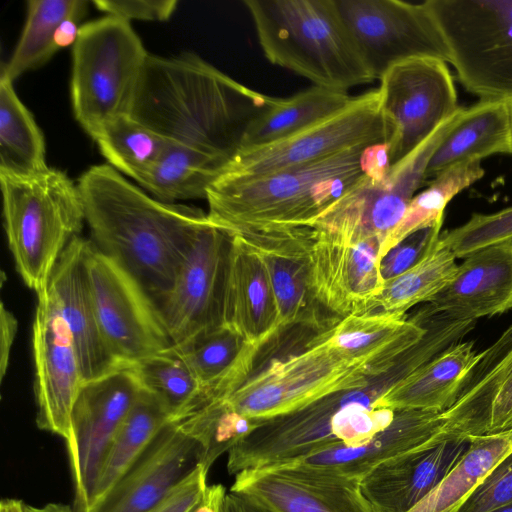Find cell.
Wrapping results in <instances>:
<instances>
[{
    "label": "cell",
    "mask_w": 512,
    "mask_h": 512,
    "mask_svg": "<svg viewBox=\"0 0 512 512\" xmlns=\"http://www.w3.org/2000/svg\"><path fill=\"white\" fill-rule=\"evenodd\" d=\"M77 185L91 242L128 271L157 306L211 222L207 213L157 200L109 164L90 167Z\"/></svg>",
    "instance_id": "6da1fadb"
},
{
    "label": "cell",
    "mask_w": 512,
    "mask_h": 512,
    "mask_svg": "<svg viewBox=\"0 0 512 512\" xmlns=\"http://www.w3.org/2000/svg\"><path fill=\"white\" fill-rule=\"evenodd\" d=\"M269 99L194 53L148 54L130 116L164 139L228 165Z\"/></svg>",
    "instance_id": "7a4b0ae2"
},
{
    "label": "cell",
    "mask_w": 512,
    "mask_h": 512,
    "mask_svg": "<svg viewBox=\"0 0 512 512\" xmlns=\"http://www.w3.org/2000/svg\"><path fill=\"white\" fill-rule=\"evenodd\" d=\"M390 167L387 143H377L255 178H218L207 215L229 234L307 227L361 179L381 178Z\"/></svg>",
    "instance_id": "3957f363"
},
{
    "label": "cell",
    "mask_w": 512,
    "mask_h": 512,
    "mask_svg": "<svg viewBox=\"0 0 512 512\" xmlns=\"http://www.w3.org/2000/svg\"><path fill=\"white\" fill-rule=\"evenodd\" d=\"M258 43L273 65L314 86L348 91L373 82L335 0H245Z\"/></svg>",
    "instance_id": "277c9868"
},
{
    "label": "cell",
    "mask_w": 512,
    "mask_h": 512,
    "mask_svg": "<svg viewBox=\"0 0 512 512\" xmlns=\"http://www.w3.org/2000/svg\"><path fill=\"white\" fill-rule=\"evenodd\" d=\"M382 384L343 391L290 413L261 420L228 452L230 474L287 464L334 447L360 446L388 427L395 410L375 407Z\"/></svg>",
    "instance_id": "5b68a950"
},
{
    "label": "cell",
    "mask_w": 512,
    "mask_h": 512,
    "mask_svg": "<svg viewBox=\"0 0 512 512\" xmlns=\"http://www.w3.org/2000/svg\"><path fill=\"white\" fill-rule=\"evenodd\" d=\"M4 228L15 267L36 295L46 291L52 271L85 221L82 197L56 168L27 177L0 174Z\"/></svg>",
    "instance_id": "8992f818"
},
{
    "label": "cell",
    "mask_w": 512,
    "mask_h": 512,
    "mask_svg": "<svg viewBox=\"0 0 512 512\" xmlns=\"http://www.w3.org/2000/svg\"><path fill=\"white\" fill-rule=\"evenodd\" d=\"M148 54L129 22L106 15L81 25L72 46L71 102L92 139L109 121L130 115Z\"/></svg>",
    "instance_id": "52a82bcc"
},
{
    "label": "cell",
    "mask_w": 512,
    "mask_h": 512,
    "mask_svg": "<svg viewBox=\"0 0 512 512\" xmlns=\"http://www.w3.org/2000/svg\"><path fill=\"white\" fill-rule=\"evenodd\" d=\"M379 378L361 362L313 338L301 352L271 360L223 399L236 412L265 420L331 394L366 388Z\"/></svg>",
    "instance_id": "ba28073f"
},
{
    "label": "cell",
    "mask_w": 512,
    "mask_h": 512,
    "mask_svg": "<svg viewBox=\"0 0 512 512\" xmlns=\"http://www.w3.org/2000/svg\"><path fill=\"white\" fill-rule=\"evenodd\" d=\"M460 83L481 99H512V0H427Z\"/></svg>",
    "instance_id": "9c48e42d"
},
{
    "label": "cell",
    "mask_w": 512,
    "mask_h": 512,
    "mask_svg": "<svg viewBox=\"0 0 512 512\" xmlns=\"http://www.w3.org/2000/svg\"><path fill=\"white\" fill-rule=\"evenodd\" d=\"M460 108L411 154L392 165L385 176L361 179L307 227L342 242L377 240L382 246L425 182L428 162Z\"/></svg>",
    "instance_id": "30bf717a"
},
{
    "label": "cell",
    "mask_w": 512,
    "mask_h": 512,
    "mask_svg": "<svg viewBox=\"0 0 512 512\" xmlns=\"http://www.w3.org/2000/svg\"><path fill=\"white\" fill-rule=\"evenodd\" d=\"M388 137L379 90H370L296 134L269 145L240 150L219 178H255L317 162L356 146L387 143Z\"/></svg>",
    "instance_id": "8fae6325"
},
{
    "label": "cell",
    "mask_w": 512,
    "mask_h": 512,
    "mask_svg": "<svg viewBox=\"0 0 512 512\" xmlns=\"http://www.w3.org/2000/svg\"><path fill=\"white\" fill-rule=\"evenodd\" d=\"M85 264L98 325L124 367L171 348L158 308L140 283L88 240Z\"/></svg>",
    "instance_id": "7c38bea8"
},
{
    "label": "cell",
    "mask_w": 512,
    "mask_h": 512,
    "mask_svg": "<svg viewBox=\"0 0 512 512\" xmlns=\"http://www.w3.org/2000/svg\"><path fill=\"white\" fill-rule=\"evenodd\" d=\"M379 80L392 166L411 154L460 107L444 60L408 59L389 68Z\"/></svg>",
    "instance_id": "4fadbf2b"
},
{
    "label": "cell",
    "mask_w": 512,
    "mask_h": 512,
    "mask_svg": "<svg viewBox=\"0 0 512 512\" xmlns=\"http://www.w3.org/2000/svg\"><path fill=\"white\" fill-rule=\"evenodd\" d=\"M141 387L129 367L86 381L76 398L66 440L75 512H88L112 443Z\"/></svg>",
    "instance_id": "5bb4252c"
},
{
    "label": "cell",
    "mask_w": 512,
    "mask_h": 512,
    "mask_svg": "<svg viewBox=\"0 0 512 512\" xmlns=\"http://www.w3.org/2000/svg\"><path fill=\"white\" fill-rule=\"evenodd\" d=\"M337 9L373 78L402 61L448 51L425 2L335 0Z\"/></svg>",
    "instance_id": "9a60e30c"
},
{
    "label": "cell",
    "mask_w": 512,
    "mask_h": 512,
    "mask_svg": "<svg viewBox=\"0 0 512 512\" xmlns=\"http://www.w3.org/2000/svg\"><path fill=\"white\" fill-rule=\"evenodd\" d=\"M230 244L228 232L212 221L205 226L157 305L173 346L221 326Z\"/></svg>",
    "instance_id": "2e32d148"
},
{
    "label": "cell",
    "mask_w": 512,
    "mask_h": 512,
    "mask_svg": "<svg viewBox=\"0 0 512 512\" xmlns=\"http://www.w3.org/2000/svg\"><path fill=\"white\" fill-rule=\"evenodd\" d=\"M304 253L314 298L340 318L374 310L385 280L380 270L381 243H346L305 227Z\"/></svg>",
    "instance_id": "e0dca14e"
},
{
    "label": "cell",
    "mask_w": 512,
    "mask_h": 512,
    "mask_svg": "<svg viewBox=\"0 0 512 512\" xmlns=\"http://www.w3.org/2000/svg\"><path fill=\"white\" fill-rule=\"evenodd\" d=\"M32 343L37 426L66 441L85 380L71 333L47 291L37 295Z\"/></svg>",
    "instance_id": "ac0fdd59"
},
{
    "label": "cell",
    "mask_w": 512,
    "mask_h": 512,
    "mask_svg": "<svg viewBox=\"0 0 512 512\" xmlns=\"http://www.w3.org/2000/svg\"><path fill=\"white\" fill-rule=\"evenodd\" d=\"M360 482L293 462L243 470L230 491L275 512H374Z\"/></svg>",
    "instance_id": "d6986e66"
},
{
    "label": "cell",
    "mask_w": 512,
    "mask_h": 512,
    "mask_svg": "<svg viewBox=\"0 0 512 512\" xmlns=\"http://www.w3.org/2000/svg\"><path fill=\"white\" fill-rule=\"evenodd\" d=\"M202 463L201 445L170 421L88 512H151Z\"/></svg>",
    "instance_id": "ffe728a7"
},
{
    "label": "cell",
    "mask_w": 512,
    "mask_h": 512,
    "mask_svg": "<svg viewBox=\"0 0 512 512\" xmlns=\"http://www.w3.org/2000/svg\"><path fill=\"white\" fill-rule=\"evenodd\" d=\"M470 443V437L445 435L394 456L361 478V492L374 512H409L434 490Z\"/></svg>",
    "instance_id": "44dd1931"
},
{
    "label": "cell",
    "mask_w": 512,
    "mask_h": 512,
    "mask_svg": "<svg viewBox=\"0 0 512 512\" xmlns=\"http://www.w3.org/2000/svg\"><path fill=\"white\" fill-rule=\"evenodd\" d=\"M445 432L466 437L512 429V325L486 350L442 412Z\"/></svg>",
    "instance_id": "7402d4cb"
},
{
    "label": "cell",
    "mask_w": 512,
    "mask_h": 512,
    "mask_svg": "<svg viewBox=\"0 0 512 512\" xmlns=\"http://www.w3.org/2000/svg\"><path fill=\"white\" fill-rule=\"evenodd\" d=\"M87 245L80 236L69 243L46 289L71 333L85 382L125 368L108 350L98 325L85 264Z\"/></svg>",
    "instance_id": "603a6c76"
},
{
    "label": "cell",
    "mask_w": 512,
    "mask_h": 512,
    "mask_svg": "<svg viewBox=\"0 0 512 512\" xmlns=\"http://www.w3.org/2000/svg\"><path fill=\"white\" fill-rule=\"evenodd\" d=\"M230 235L221 325L260 350L283 330L276 300L259 254L239 236Z\"/></svg>",
    "instance_id": "cb8c5ba5"
},
{
    "label": "cell",
    "mask_w": 512,
    "mask_h": 512,
    "mask_svg": "<svg viewBox=\"0 0 512 512\" xmlns=\"http://www.w3.org/2000/svg\"><path fill=\"white\" fill-rule=\"evenodd\" d=\"M426 306L433 313L473 321L511 309L512 239L465 257L450 283Z\"/></svg>",
    "instance_id": "d4e9b609"
},
{
    "label": "cell",
    "mask_w": 512,
    "mask_h": 512,
    "mask_svg": "<svg viewBox=\"0 0 512 512\" xmlns=\"http://www.w3.org/2000/svg\"><path fill=\"white\" fill-rule=\"evenodd\" d=\"M305 227L234 233L261 257L276 300L282 329L320 327V306L311 291L304 253Z\"/></svg>",
    "instance_id": "484cf974"
},
{
    "label": "cell",
    "mask_w": 512,
    "mask_h": 512,
    "mask_svg": "<svg viewBox=\"0 0 512 512\" xmlns=\"http://www.w3.org/2000/svg\"><path fill=\"white\" fill-rule=\"evenodd\" d=\"M445 423L442 412L395 410L391 424L367 443L353 447L340 445L296 462L360 482L384 461L448 435Z\"/></svg>",
    "instance_id": "4316f807"
},
{
    "label": "cell",
    "mask_w": 512,
    "mask_h": 512,
    "mask_svg": "<svg viewBox=\"0 0 512 512\" xmlns=\"http://www.w3.org/2000/svg\"><path fill=\"white\" fill-rule=\"evenodd\" d=\"M426 333L419 313L406 318L381 311L350 315L321 331L314 338L361 362L378 377L391 371L402 355Z\"/></svg>",
    "instance_id": "83f0119b"
},
{
    "label": "cell",
    "mask_w": 512,
    "mask_h": 512,
    "mask_svg": "<svg viewBox=\"0 0 512 512\" xmlns=\"http://www.w3.org/2000/svg\"><path fill=\"white\" fill-rule=\"evenodd\" d=\"M512 154V123L508 100L481 99L460 111L433 152L425 179L462 163L481 162L493 154Z\"/></svg>",
    "instance_id": "f1b7e54d"
},
{
    "label": "cell",
    "mask_w": 512,
    "mask_h": 512,
    "mask_svg": "<svg viewBox=\"0 0 512 512\" xmlns=\"http://www.w3.org/2000/svg\"><path fill=\"white\" fill-rule=\"evenodd\" d=\"M478 359L473 342H457L389 386L374 406L444 412L457 400Z\"/></svg>",
    "instance_id": "f546056e"
},
{
    "label": "cell",
    "mask_w": 512,
    "mask_h": 512,
    "mask_svg": "<svg viewBox=\"0 0 512 512\" xmlns=\"http://www.w3.org/2000/svg\"><path fill=\"white\" fill-rule=\"evenodd\" d=\"M173 347L202 386L193 407L231 394L249 377L259 352L222 325Z\"/></svg>",
    "instance_id": "4dcf8cb0"
},
{
    "label": "cell",
    "mask_w": 512,
    "mask_h": 512,
    "mask_svg": "<svg viewBox=\"0 0 512 512\" xmlns=\"http://www.w3.org/2000/svg\"><path fill=\"white\" fill-rule=\"evenodd\" d=\"M346 91L312 86L290 97L270 96L268 104L248 124L240 150L269 145L322 121L353 99Z\"/></svg>",
    "instance_id": "1f68e13d"
},
{
    "label": "cell",
    "mask_w": 512,
    "mask_h": 512,
    "mask_svg": "<svg viewBox=\"0 0 512 512\" xmlns=\"http://www.w3.org/2000/svg\"><path fill=\"white\" fill-rule=\"evenodd\" d=\"M226 164L187 146L170 142L137 180L155 199L166 203L205 199Z\"/></svg>",
    "instance_id": "d6a6232c"
},
{
    "label": "cell",
    "mask_w": 512,
    "mask_h": 512,
    "mask_svg": "<svg viewBox=\"0 0 512 512\" xmlns=\"http://www.w3.org/2000/svg\"><path fill=\"white\" fill-rule=\"evenodd\" d=\"M470 438L463 456L409 512H457L490 470L512 451V429Z\"/></svg>",
    "instance_id": "836d02e7"
},
{
    "label": "cell",
    "mask_w": 512,
    "mask_h": 512,
    "mask_svg": "<svg viewBox=\"0 0 512 512\" xmlns=\"http://www.w3.org/2000/svg\"><path fill=\"white\" fill-rule=\"evenodd\" d=\"M45 141L11 81L0 74V174L27 177L46 170Z\"/></svg>",
    "instance_id": "e575fe53"
},
{
    "label": "cell",
    "mask_w": 512,
    "mask_h": 512,
    "mask_svg": "<svg viewBox=\"0 0 512 512\" xmlns=\"http://www.w3.org/2000/svg\"><path fill=\"white\" fill-rule=\"evenodd\" d=\"M168 422L170 417L161 402L141 389L107 454L92 505L113 487Z\"/></svg>",
    "instance_id": "d590c367"
},
{
    "label": "cell",
    "mask_w": 512,
    "mask_h": 512,
    "mask_svg": "<svg viewBox=\"0 0 512 512\" xmlns=\"http://www.w3.org/2000/svg\"><path fill=\"white\" fill-rule=\"evenodd\" d=\"M85 0H29L26 21L18 43L1 73L14 81L23 73L45 64L57 51L56 31L72 15H85Z\"/></svg>",
    "instance_id": "8d00e7d4"
},
{
    "label": "cell",
    "mask_w": 512,
    "mask_h": 512,
    "mask_svg": "<svg viewBox=\"0 0 512 512\" xmlns=\"http://www.w3.org/2000/svg\"><path fill=\"white\" fill-rule=\"evenodd\" d=\"M456 256L439 239L437 246L420 262L402 274L385 280L373 311L405 316L413 306L429 302L453 279Z\"/></svg>",
    "instance_id": "74e56055"
},
{
    "label": "cell",
    "mask_w": 512,
    "mask_h": 512,
    "mask_svg": "<svg viewBox=\"0 0 512 512\" xmlns=\"http://www.w3.org/2000/svg\"><path fill=\"white\" fill-rule=\"evenodd\" d=\"M481 162L455 165L433 178L429 186L410 201L402 219L380 248V259L412 233L442 223L449 201L484 175Z\"/></svg>",
    "instance_id": "f35d334b"
},
{
    "label": "cell",
    "mask_w": 512,
    "mask_h": 512,
    "mask_svg": "<svg viewBox=\"0 0 512 512\" xmlns=\"http://www.w3.org/2000/svg\"><path fill=\"white\" fill-rule=\"evenodd\" d=\"M141 389L154 395L170 421L181 418L199 396L202 386L172 346L129 366Z\"/></svg>",
    "instance_id": "ab89813d"
},
{
    "label": "cell",
    "mask_w": 512,
    "mask_h": 512,
    "mask_svg": "<svg viewBox=\"0 0 512 512\" xmlns=\"http://www.w3.org/2000/svg\"><path fill=\"white\" fill-rule=\"evenodd\" d=\"M94 140L108 164L135 181L156 162L169 143L130 115L109 121Z\"/></svg>",
    "instance_id": "60d3db41"
},
{
    "label": "cell",
    "mask_w": 512,
    "mask_h": 512,
    "mask_svg": "<svg viewBox=\"0 0 512 512\" xmlns=\"http://www.w3.org/2000/svg\"><path fill=\"white\" fill-rule=\"evenodd\" d=\"M260 421L236 412L224 399H215L198 404L183 417L172 422L201 445L202 466L209 471L219 456L229 452Z\"/></svg>",
    "instance_id": "b9f144b4"
},
{
    "label": "cell",
    "mask_w": 512,
    "mask_h": 512,
    "mask_svg": "<svg viewBox=\"0 0 512 512\" xmlns=\"http://www.w3.org/2000/svg\"><path fill=\"white\" fill-rule=\"evenodd\" d=\"M512 239V206L491 214L474 213L464 224L441 232L440 242L456 258Z\"/></svg>",
    "instance_id": "7bdbcfd3"
},
{
    "label": "cell",
    "mask_w": 512,
    "mask_h": 512,
    "mask_svg": "<svg viewBox=\"0 0 512 512\" xmlns=\"http://www.w3.org/2000/svg\"><path fill=\"white\" fill-rule=\"evenodd\" d=\"M512 502V451L501 459L457 512H488Z\"/></svg>",
    "instance_id": "ee69618b"
},
{
    "label": "cell",
    "mask_w": 512,
    "mask_h": 512,
    "mask_svg": "<svg viewBox=\"0 0 512 512\" xmlns=\"http://www.w3.org/2000/svg\"><path fill=\"white\" fill-rule=\"evenodd\" d=\"M442 223L418 230L394 246L380 261L384 280L396 277L425 258L438 244Z\"/></svg>",
    "instance_id": "f6af8a7d"
},
{
    "label": "cell",
    "mask_w": 512,
    "mask_h": 512,
    "mask_svg": "<svg viewBox=\"0 0 512 512\" xmlns=\"http://www.w3.org/2000/svg\"><path fill=\"white\" fill-rule=\"evenodd\" d=\"M92 4L106 15L131 20L166 21L175 11L177 0H94Z\"/></svg>",
    "instance_id": "bcb514c9"
},
{
    "label": "cell",
    "mask_w": 512,
    "mask_h": 512,
    "mask_svg": "<svg viewBox=\"0 0 512 512\" xmlns=\"http://www.w3.org/2000/svg\"><path fill=\"white\" fill-rule=\"evenodd\" d=\"M207 474L208 471L199 466L151 512H191L204 496Z\"/></svg>",
    "instance_id": "7dc6e473"
},
{
    "label": "cell",
    "mask_w": 512,
    "mask_h": 512,
    "mask_svg": "<svg viewBox=\"0 0 512 512\" xmlns=\"http://www.w3.org/2000/svg\"><path fill=\"white\" fill-rule=\"evenodd\" d=\"M0 313V378L4 379L6 374L12 344L17 333V319L14 314L9 311L4 303L1 304Z\"/></svg>",
    "instance_id": "c3c4849f"
},
{
    "label": "cell",
    "mask_w": 512,
    "mask_h": 512,
    "mask_svg": "<svg viewBox=\"0 0 512 512\" xmlns=\"http://www.w3.org/2000/svg\"><path fill=\"white\" fill-rule=\"evenodd\" d=\"M222 512H275L254 498L239 492L226 494Z\"/></svg>",
    "instance_id": "681fc988"
},
{
    "label": "cell",
    "mask_w": 512,
    "mask_h": 512,
    "mask_svg": "<svg viewBox=\"0 0 512 512\" xmlns=\"http://www.w3.org/2000/svg\"><path fill=\"white\" fill-rule=\"evenodd\" d=\"M83 17L84 15H72L61 22L55 36L58 50L75 44L81 28L79 22Z\"/></svg>",
    "instance_id": "f907efd6"
},
{
    "label": "cell",
    "mask_w": 512,
    "mask_h": 512,
    "mask_svg": "<svg viewBox=\"0 0 512 512\" xmlns=\"http://www.w3.org/2000/svg\"><path fill=\"white\" fill-rule=\"evenodd\" d=\"M22 512H75L70 506L60 503H48L43 507H33L22 502Z\"/></svg>",
    "instance_id": "816d5d0a"
},
{
    "label": "cell",
    "mask_w": 512,
    "mask_h": 512,
    "mask_svg": "<svg viewBox=\"0 0 512 512\" xmlns=\"http://www.w3.org/2000/svg\"><path fill=\"white\" fill-rule=\"evenodd\" d=\"M0 512H22V501L17 499H3L0 503Z\"/></svg>",
    "instance_id": "f5cc1de1"
},
{
    "label": "cell",
    "mask_w": 512,
    "mask_h": 512,
    "mask_svg": "<svg viewBox=\"0 0 512 512\" xmlns=\"http://www.w3.org/2000/svg\"><path fill=\"white\" fill-rule=\"evenodd\" d=\"M488 512H512V502L499 506L497 508H494Z\"/></svg>",
    "instance_id": "db71d44e"
},
{
    "label": "cell",
    "mask_w": 512,
    "mask_h": 512,
    "mask_svg": "<svg viewBox=\"0 0 512 512\" xmlns=\"http://www.w3.org/2000/svg\"><path fill=\"white\" fill-rule=\"evenodd\" d=\"M509 101V107H510V114H511V123H512V99Z\"/></svg>",
    "instance_id": "11a10c76"
}]
</instances>
